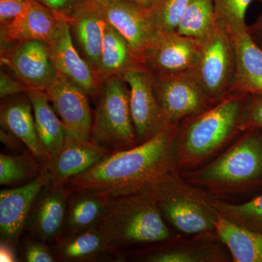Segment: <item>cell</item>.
I'll list each match as a JSON object with an SVG mask.
<instances>
[{
  "label": "cell",
  "mask_w": 262,
  "mask_h": 262,
  "mask_svg": "<svg viewBox=\"0 0 262 262\" xmlns=\"http://www.w3.org/2000/svg\"><path fill=\"white\" fill-rule=\"evenodd\" d=\"M237 60L232 38L219 27L201 42L199 54L190 72L208 98L218 103L231 94L235 77Z\"/></svg>",
  "instance_id": "7"
},
{
  "label": "cell",
  "mask_w": 262,
  "mask_h": 262,
  "mask_svg": "<svg viewBox=\"0 0 262 262\" xmlns=\"http://www.w3.org/2000/svg\"><path fill=\"white\" fill-rule=\"evenodd\" d=\"M51 245L57 261H123L121 255L108 243L99 225L76 233L60 236Z\"/></svg>",
  "instance_id": "19"
},
{
  "label": "cell",
  "mask_w": 262,
  "mask_h": 262,
  "mask_svg": "<svg viewBox=\"0 0 262 262\" xmlns=\"http://www.w3.org/2000/svg\"><path fill=\"white\" fill-rule=\"evenodd\" d=\"M15 248L14 246L7 243H0V261L2 262L18 261Z\"/></svg>",
  "instance_id": "39"
},
{
  "label": "cell",
  "mask_w": 262,
  "mask_h": 262,
  "mask_svg": "<svg viewBox=\"0 0 262 262\" xmlns=\"http://www.w3.org/2000/svg\"><path fill=\"white\" fill-rule=\"evenodd\" d=\"M50 244L31 237L24 245V258L27 262L56 261Z\"/></svg>",
  "instance_id": "33"
},
{
  "label": "cell",
  "mask_w": 262,
  "mask_h": 262,
  "mask_svg": "<svg viewBox=\"0 0 262 262\" xmlns=\"http://www.w3.org/2000/svg\"><path fill=\"white\" fill-rule=\"evenodd\" d=\"M250 96L231 93L206 111L181 122L176 142L179 172L208 163L242 134L241 124Z\"/></svg>",
  "instance_id": "2"
},
{
  "label": "cell",
  "mask_w": 262,
  "mask_h": 262,
  "mask_svg": "<svg viewBox=\"0 0 262 262\" xmlns=\"http://www.w3.org/2000/svg\"><path fill=\"white\" fill-rule=\"evenodd\" d=\"M154 92L165 121L175 127L215 104L190 73L155 76Z\"/></svg>",
  "instance_id": "9"
},
{
  "label": "cell",
  "mask_w": 262,
  "mask_h": 262,
  "mask_svg": "<svg viewBox=\"0 0 262 262\" xmlns=\"http://www.w3.org/2000/svg\"><path fill=\"white\" fill-rule=\"evenodd\" d=\"M3 58L29 89L46 91L58 73L44 41L32 39L17 43L3 52Z\"/></svg>",
  "instance_id": "17"
},
{
  "label": "cell",
  "mask_w": 262,
  "mask_h": 262,
  "mask_svg": "<svg viewBox=\"0 0 262 262\" xmlns=\"http://www.w3.org/2000/svg\"><path fill=\"white\" fill-rule=\"evenodd\" d=\"M29 88L18 77L14 78L5 71L0 72V97L2 98L26 94Z\"/></svg>",
  "instance_id": "36"
},
{
  "label": "cell",
  "mask_w": 262,
  "mask_h": 262,
  "mask_svg": "<svg viewBox=\"0 0 262 262\" xmlns=\"http://www.w3.org/2000/svg\"><path fill=\"white\" fill-rule=\"evenodd\" d=\"M51 182L47 168L32 182L20 187L0 191V236L1 242L16 247L25 229L34 200L46 184Z\"/></svg>",
  "instance_id": "14"
},
{
  "label": "cell",
  "mask_w": 262,
  "mask_h": 262,
  "mask_svg": "<svg viewBox=\"0 0 262 262\" xmlns=\"http://www.w3.org/2000/svg\"><path fill=\"white\" fill-rule=\"evenodd\" d=\"M179 127L167 129L131 149L110 153L63 187L71 192L95 193L108 198L152 187L178 170L176 142Z\"/></svg>",
  "instance_id": "1"
},
{
  "label": "cell",
  "mask_w": 262,
  "mask_h": 262,
  "mask_svg": "<svg viewBox=\"0 0 262 262\" xmlns=\"http://www.w3.org/2000/svg\"><path fill=\"white\" fill-rule=\"evenodd\" d=\"M0 139H1L2 143L8 149L13 150V151H20V148H21L22 145H24V143L16 136L13 135L9 131L5 130L3 128L0 130Z\"/></svg>",
  "instance_id": "38"
},
{
  "label": "cell",
  "mask_w": 262,
  "mask_h": 262,
  "mask_svg": "<svg viewBox=\"0 0 262 262\" xmlns=\"http://www.w3.org/2000/svg\"><path fill=\"white\" fill-rule=\"evenodd\" d=\"M141 62L132 51L125 38L107 21L105 28L102 51L96 76L101 84L114 75L140 67Z\"/></svg>",
  "instance_id": "24"
},
{
  "label": "cell",
  "mask_w": 262,
  "mask_h": 262,
  "mask_svg": "<svg viewBox=\"0 0 262 262\" xmlns=\"http://www.w3.org/2000/svg\"><path fill=\"white\" fill-rule=\"evenodd\" d=\"M218 27L213 0H192L176 32L202 42L213 34Z\"/></svg>",
  "instance_id": "28"
},
{
  "label": "cell",
  "mask_w": 262,
  "mask_h": 262,
  "mask_svg": "<svg viewBox=\"0 0 262 262\" xmlns=\"http://www.w3.org/2000/svg\"><path fill=\"white\" fill-rule=\"evenodd\" d=\"M91 140L110 152L139 144L131 116L128 85L121 76L103 81L94 114Z\"/></svg>",
  "instance_id": "6"
},
{
  "label": "cell",
  "mask_w": 262,
  "mask_h": 262,
  "mask_svg": "<svg viewBox=\"0 0 262 262\" xmlns=\"http://www.w3.org/2000/svg\"><path fill=\"white\" fill-rule=\"evenodd\" d=\"M96 1L101 3V4H106V3H115V2L119 1L135 2V3H140L141 5H146V6L151 8L154 5L156 0H96Z\"/></svg>",
  "instance_id": "41"
},
{
  "label": "cell",
  "mask_w": 262,
  "mask_h": 262,
  "mask_svg": "<svg viewBox=\"0 0 262 262\" xmlns=\"http://www.w3.org/2000/svg\"><path fill=\"white\" fill-rule=\"evenodd\" d=\"M253 0H213L217 24L229 34L247 28L246 14Z\"/></svg>",
  "instance_id": "31"
},
{
  "label": "cell",
  "mask_w": 262,
  "mask_h": 262,
  "mask_svg": "<svg viewBox=\"0 0 262 262\" xmlns=\"http://www.w3.org/2000/svg\"><path fill=\"white\" fill-rule=\"evenodd\" d=\"M70 194L63 186L46 184L34 200L24 231L30 237L53 244L63 231Z\"/></svg>",
  "instance_id": "16"
},
{
  "label": "cell",
  "mask_w": 262,
  "mask_h": 262,
  "mask_svg": "<svg viewBox=\"0 0 262 262\" xmlns=\"http://www.w3.org/2000/svg\"><path fill=\"white\" fill-rule=\"evenodd\" d=\"M151 188L110 198L100 222L123 261L125 253L162 242L177 232L164 220Z\"/></svg>",
  "instance_id": "4"
},
{
  "label": "cell",
  "mask_w": 262,
  "mask_h": 262,
  "mask_svg": "<svg viewBox=\"0 0 262 262\" xmlns=\"http://www.w3.org/2000/svg\"><path fill=\"white\" fill-rule=\"evenodd\" d=\"M123 257L124 261L141 262H232L216 232L194 235L176 232L162 242L129 251Z\"/></svg>",
  "instance_id": "8"
},
{
  "label": "cell",
  "mask_w": 262,
  "mask_h": 262,
  "mask_svg": "<svg viewBox=\"0 0 262 262\" xmlns=\"http://www.w3.org/2000/svg\"><path fill=\"white\" fill-rule=\"evenodd\" d=\"M182 178L224 200L262 188V129L242 133L226 149Z\"/></svg>",
  "instance_id": "3"
},
{
  "label": "cell",
  "mask_w": 262,
  "mask_h": 262,
  "mask_svg": "<svg viewBox=\"0 0 262 262\" xmlns=\"http://www.w3.org/2000/svg\"><path fill=\"white\" fill-rule=\"evenodd\" d=\"M47 45L50 58L57 72L80 84L89 97L98 98L102 84L76 49L67 19H60Z\"/></svg>",
  "instance_id": "15"
},
{
  "label": "cell",
  "mask_w": 262,
  "mask_h": 262,
  "mask_svg": "<svg viewBox=\"0 0 262 262\" xmlns=\"http://www.w3.org/2000/svg\"><path fill=\"white\" fill-rule=\"evenodd\" d=\"M43 166L28 149L20 154L0 155V184L17 187L32 182L42 172Z\"/></svg>",
  "instance_id": "29"
},
{
  "label": "cell",
  "mask_w": 262,
  "mask_h": 262,
  "mask_svg": "<svg viewBox=\"0 0 262 262\" xmlns=\"http://www.w3.org/2000/svg\"><path fill=\"white\" fill-rule=\"evenodd\" d=\"M258 1L261 2V3H262V0H258Z\"/></svg>",
  "instance_id": "42"
},
{
  "label": "cell",
  "mask_w": 262,
  "mask_h": 262,
  "mask_svg": "<svg viewBox=\"0 0 262 262\" xmlns=\"http://www.w3.org/2000/svg\"><path fill=\"white\" fill-rule=\"evenodd\" d=\"M248 31L254 42L262 50V13L256 22L251 27H248Z\"/></svg>",
  "instance_id": "40"
},
{
  "label": "cell",
  "mask_w": 262,
  "mask_h": 262,
  "mask_svg": "<svg viewBox=\"0 0 262 262\" xmlns=\"http://www.w3.org/2000/svg\"><path fill=\"white\" fill-rule=\"evenodd\" d=\"M215 211L234 225L262 233V194L243 203H232L211 196Z\"/></svg>",
  "instance_id": "30"
},
{
  "label": "cell",
  "mask_w": 262,
  "mask_h": 262,
  "mask_svg": "<svg viewBox=\"0 0 262 262\" xmlns=\"http://www.w3.org/2000/svg\"><path fill=\"white\" fill-rule=\"evenodd\" d=\"M60 19L37 0H27L17 18L0 26L2 51L23 41L37 39L47 42Z\"/></svg>",
  "instance_id": "21"
},
{
  "label": "cell",
  "mask_w": 262,
  "mask_h": 262,
  "mask_svg": "<svg viewBox=\"0 0 262 262\" xmlns=\"http://www.w3.org/2000/svg\"><path fill=\"white\" fill-rule=\"evenodd\" d=\"M120 76L128 85L131 116L138 143L145 142L170 128L165 121L155 96V75L140 66Z\"/></svg>",
  "instance_id": "11"
},
{
  "label": "cell",
  "mask_w": 262,
  "mask_h": 262,
  "mask_svg": "<svg viewBox=\"0 0 262 262\" xmlns=\"http://www.w3.org/2000/svg\"><path fill=\"white\" fill-rule=\"evenodd\" d=\"M101 5L108 23L125 38L141 63L143 55L160 33L151 8L130 1Z\"/></svg>",
  "instance_id": "13"
},
{
  "label": "cell",
  "mask_w": 262,
  "mask_h": 262,
  "mask_svg": "<svg viewBox=\"0 0 262 262\" xmlns=\"http://www.w3.org/2000/svg\"><path fill=\"white\" fill-rule=\"evenodd\" d=\"M0 122L2 128L20 139L43 167L46 165L50 156L38 137L32 103L27 94L2 103Z\"/></svg>",
  "instance_id": "22"
},
{
  "label": "cell",
  "mask_w": 262,
  "mask_h": 262,
  "mask_svg": "<svg viewBox=\"0 0 262 262\" xmlns=\"http://www.w3.org/2000/svg\"><path fill=\"white\" fill-rule=\"evenodd\" d=\"M45 91L64 127L66 139L91 140L94 115L89 96L80 84L58 72Z\"/></svg>",
  "instance_id": "10"
},
{
  "label": "cell",
  "mask_w": 262,
  "mask_h": 262,
  "mask_svg": "<svg viewBox=\"0 0 262 262\" xmlns=\"http://www.w3.org/2000/svg\"><path fill=\"white\" fill-rule=\"evenodd\" d=\"M201 42L177 32H160L143 55L141 64L156 77L190 73Z\"/></svg>",
  "instance_id": "12"
},
{
  "label": "cell",
  "mask_w": 262,
  "mask_h": 262,
  "mask_svg": "<svg viewBox=\"0 0 262 262\" xmlns=\"http://www.w3.org/2000/svg\"><path fill=\"white\" fill-rule=\"evenodd\" d=\"M27 0H0V23L5 25L22 13Z\"/></svg>",
  "instance_id": "37"
},
{
  "label": "cell",
  "mask_w": 262,
  "mask_h": 262,
  "mask_svg": "<svg viewBox=\"0 0 262 262\" xmlns=\"http://www.w3.org/2000/svg\"><path fill=\"white\" fill-rule=\"evenodd\" d=\"M262 129V96L251 95L241 124V132Z\"/></svg>",
  "instance_id": "34"
},
{
  "label": "cell",
  "mask_w": 262,
  "mask_h": 262,
  "mask_svg": "<svg viewBox=\"0 0 262 262\" xmlns=\"http://www.w3.org/2000/svg\"><path fill=\"white\" fill-rule=\"evenodd\" d=\"M110 153L91 140L66 139L63 145L50 157L45 167L52 184L64 186L71 179L89 170Z\"/></svg>",
  "instance_id": "20"
},
{
  "label": "cell",
  "mask_w": 262,
  "mask_h": 262,
  "mask_svg": "<svg viewBox=\"0 0 262 262\" xmlns=\"http://www.w3.org/2000/svg\"><path fill=\"white\" fill-rule=\"evenodd\" d=\"M191 1L192 0H156L151 9L159 32H176Z\"/></svg>",
  "instance_id": "32"
},
{
  "label": "cell",
  "mask_w": 262,
  "mask_h": 262,
  "mask_svg": "<svg viewBox=\"0 0 262 262\" xmlns=\"http://www.w3.org/2000/svg\"><path fill=\"white\" fill-rule=\"evenodd\" d=\"M68 21L76 49L96 75L107 24L103 5L87 0Z\"/></svg>",
  "instance_id": "18"
},
{
  "label": "cell",
  "mask_w": 262,
  "mask_h": 262,
  "mask_svg": "<svg viewBox=\"0 0 262 262\" xmlns=\"http://www.w3.org/2000/svg\"><path fill=\"white\" fill-rule=\"evenodd\" d=\"M235 48L237 68L230 93L262 96V50L247 28L231 33Z\"/></svg>",
  "instance_id": "23"
},
{
  "label": "cell",
  "mask_w": 262,
  "mask_h": 262,
  "mask_svg": "<svg viewBox=\"0 0 262 262\" xmlns=\"http://www.w3.org/2000/svg\"><path fill=\"white\" fill-rule=\"evenodd\" d=\"M110 198L88 192H71L61 235L76 233L99 225Z\"/></svg>",
  "instance_id": "26"
},
{
  "label": "cell",
  "mask_w": 262,
  "mask_h": 262,
  "mask_svg": "<svg viewBox=\"0 0 262 262\" xmlns=\"http://www.w3.org/2000/svg\"><path fill=\"white\" fill-rule=\"evenodd\" d=\"M215 232L232 262H262V233L234 225L218 212Z\"/></svg>",
  "instance_id": "27"
},
{
  "label": "cell",
  "mask_w": 262,
  "mask_h": 262,
  "mask_svg": "<svg viewBox=\"0 0 262 262\" xmlns=\"http://www.w3.org/2000/svg\"><path fill=\"white\" fill-rule=\"evenodd\" d=\"M164 220L179 233H215L217 211L211 196L186 182L179 170L151 188Z\"/></svg>",
  "instance_id": "5"
},
{
  "label": "cell",
  "mask_w": 262,
  "mask_h": 262,
  "mask_svg": "<svg viewBox=\"0 0 262 262\" xmlns=\"http://www.w3.org/2000/svg\"><path fill=\"white\" fill-rule=\"evenodd\" d=\"M26 94L32 103L38 137L51 157L64 144L66 132L46 91L29 89Z\"/></svg>",
  "instance_id": "25"
},
{
  "label": "cell",
  "mask_w": 262,
  "mask_h": 262,
  "mask_svg": "<svg viewBox=\"0 0 262 262\" xmlns=\"http://www.w3.org/2000/svg\"><path fill=\"white\" fill-rule=\"evenodd\" d=\"M61 18L69 20L87 0H37Z\"/></svg>",
  "instance_id": "35"
}]
</instances>
